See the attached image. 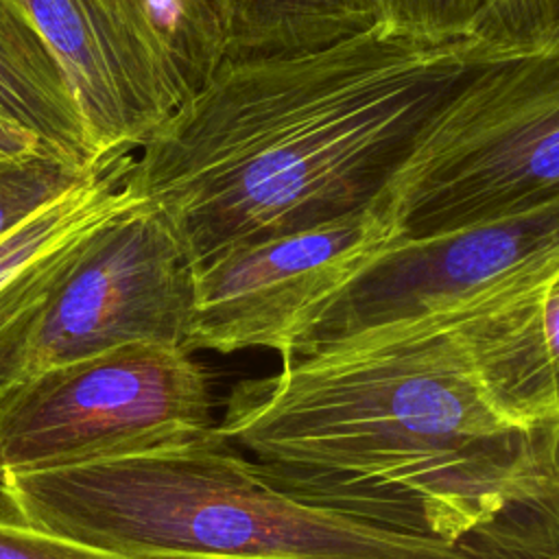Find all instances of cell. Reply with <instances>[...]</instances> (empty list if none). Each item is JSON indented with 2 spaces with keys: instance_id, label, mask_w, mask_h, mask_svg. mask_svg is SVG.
Here are the masks:
<instances>
[{
  "instance_id": "6da1fadb",
  "label": "cell",
  "mask_w": 559,
  "mask_h": 559,
  "mask_svg": "<svg viewBox=\"0 0 559 559\" xmlns=\"http://www.w3.org/2000/svg\"><path fill=\"white\" fill-rule=\"evenodd\" d=\"M216 430L314 507L478 559L559 548V424L502 417L439 319L242 380Z\"/></svg>"
},
{
  "instance_id": "7a4b0ae2",
  "label": "cell",
  "mask_w": 559,
  "mask_h": 559,
  "mask_svg": "<svg viewBox=\"0 0 559 559\" xmlns=\"http://www.w3.org/2000/svg\"><path fill=\"white\" fill-rule=\"evenodd\" d=\"M507 55L376 20L310 50L225 57L135 146L131 183L192 269L371 210L439 109Z\"/></svg>"
},
{
  "instance_id": "3957f363",
  "label": "cell",
  "mask_w": 559,
  "mask_h": 559,
  "mask_svg": "<svg viewBox=\"0 0 559 559\" xmlns=\"http://www.w3.org/2000/svg\"><path fill=\"white\" fill-rule=\"evenodd\" d=\"M0 507L39 528L144 559H478L271 485L216 426L183 443L0 476Z\"/></svg>"
},
{
  "instance_id": "277c9868",
  "label": "cell",
  "mask_w": 559,
  "mask_h": 559,
  "mask_svg": "<svg viewBox=\"0 0 559 559\" xmlns=\"http://www.w3.org/2000/svg\"><path fill=\"white\" fill-rule=\"evenodd\" d=\"M194 269L166 214L142 201L35 262L0 297V393L133 341L188 349Z\"/></svg>"
},
{
  "instance_id": "5b68a950",
  "label": "cell",
  "mask_w": 559,
  "mask_h": 559,
  "mask_svg": "<svg viewBox=\"0 0 559 559\" xmlns=\"http://www.w3.org/2000/svg\"><path fill=\"white\" fill-rule=\"evenodd\" d=\"M559 197V50L513 52L430 120L376 205L417 238L520 214Z\"/></svg>"
},
{
  "instance_id": "8992f818",
  "label": "cell",
  "mask_w": 559,
  "mask_h": 559,
  "mask_svg": "<svg viewBox=\"0 0 559 559\" xmlns=\"http://www.w3.org/2000/svg\"><path fill=\"white\" fill-rule=\"evenodd\" d=\"M214 426L210 380L192 352L133 341L0 393V476L157 450Z\"/></svg>"
},
{
  "instance_id": "52a82bcc",
  "label": "cell",
  "mask_w": 559,
  "mask_h": 559,
  "mask_svg": "<svg viewBox=\"0 0 559 559\" xmlns=\"http://www.w3.org/2000/svg\"><path fill=\"white\" fill-rule=\"evenodd\" d=\"M559 264V197L533 210L417 238H391L317 304L277 349L282 362L417 321L450 317Z\"/></svg>"
},
{
  "instance_id": "ba28073f",
  "label": "cell",
  "mask_w": 559,
  "mask_h": 559,
  "mask_svg": "<svg viewBox=\"0 0 559 559\" xmlns=\"http://www.w3.org/2000/svg\"><path fill=\"white\" fill-rule=\"evenodd\" d=\"M391 238V216L373 205L332 223L223 251L194 269L188 352H277L290 330Z\"/></svg>"
},
{
  "instance_id": "9c48e42d",
  "label": "cell",
  "mask_w": 559,
  "mask_h": 559,
  "mask_svg": "<svg viewBox=\"0 0 559 559\" xmlns=\"http://www.w3.org/2000/svg\"><path fill=\"white\" fill-rule=\"evenodd\" d=\"M61 63L100 155L135 148L190 87L98 0H20Z\"/></svg>"
},
{
  "instance_id": "30bf717a",
  "label": "cell",
  "mask_w": 559,
  "mask_h": 559,
  "mask_svg": "<svg viewBox=\"0 0 559 559\" xmlns=\"http://www.w3.org/2000/svg\"><path fill=\"white\" fill-rule=\"evenodd\" d=\"M443 321L487 402L518 424H559V264Z\"/></svg>"
},
{
  "instance_id": "8fae6325",
  "label": "cell",
  "mask_w": 559,
  "mask_h": 559,
  "mask_svg": "<svg viewBox=\"0 0 559 559\" xmlns=\"http://www.w3.org/2000/svg\"><path fill=\"white\" fill-rule=\"evenodd\" d=\"M0 122L81 166L109 157L96 151L61 63L20 0H0Z\"/></svg>"
},
{
  "instance_id": "7c38bea8",
  "label": "cell",
  "mask_w": 559,
  "mask_h": 559,
  "mask_svg": "<svg viewBox=\"0 0 559 559\" xmlns=\"http://www.w3.org/2000/svg\"><path fill=\"white\" fill-rule=\"evenodd\" d=\"M133 151L114 153L87 179L0 236V297L44 255L144 201L131 183Z\"/></svg>"
},
{
  "instance_id": "4fadbf2b",
  "label": "cell",
  "mask_w": 559,
  "mask_h": 559,
  "mask_svg": "<svg viewBox=\"0 0 559 559\" xmlns=\"http://www.w3.org/2000/svg\"><path fill=\"white\" fill-rule=\"evenodd\" d=\"M227 57L310 50L376 22L369 0H223Z\"/></svg>"
},
{
  "instance_id": "5bb4252c",
  "label": "cell",
  "mask_w": 559,
  "mask_h": 559,
  "mask_svg": "<svg viewBox=\"0 0 559 559\" xmlns=\"http://www.w3.org/2000/svg\"><path fill=\"white\" fill-rule=\"evenodd\" d=\"M135 31L194 94L227 55L223 0H98Z\"/></svg>"
},
{
  "instance_id": "9a60e30c",
  "label": "cell",
  "mask_w": 559,
  "mask_h": 559,
  "mask_svg": "<svg viewBox=\"0 0 559 559\" xmlns=\"http://www.w3.org/2000/svg\"><path fill=\"white\" fill-rule=\"evenodd\" d=\"M103 162L81 166L46 146L20 155H0V236L87 179Z\"/></svg>"
},
{
  "instance_id": "2e32d148",
  "label": "cell",
  "mask_w": 559,
  "mask_h": 559,
  "mask_svg": "<svg viewBox=\"0 0 559 559\" xmlns=\"http://www.w3.org/2000/svg\"><path fill=\"white\" fill-rule=\"evenodd\" d=\"M465 35L504 52H555L559 0H489Z\"/></svg>"
},
{
  "instance_id": "e0dca14e",
  "label": "cell",
  "mask_w": 559,
  "mask_h": 559,
  "mask_svg": "<svg viewBox=\"0 0 559 559\" xmlns=\"http://www.w3.org/2000/svg\"><path fill=\"white\" fill-rule=\"evenodd\" d=\"M378 22L395 28L430 33V35H463L474 15L489 0H369Z\"/></svg>"
},
{
  "instance_id": "ac0fdd59",
  "label": "cell",
  "mask_w": 559,
  "mask_h": 559,
  "mask_svg": "<svg viewBox=\"0 0 559 559\" xmlns=\"http://www.w3.org/2000/svg\"><path fill=\"white\" fill-rule=\"evenodd\" d=\"M0 559H144L103 550L28 524L0 507Z\"/></svg>"
},
{
  "instance_id": "d6986e66",
  "label": "cell",
  "mask_w": 559,
  "mask_h": 559,
  "mask_svg": "<svg viewBox=\"0 0 559 559\" xmlns=\"http://www.w3.org/2000/svg\"><path fill=\"white\" fill-rule=\"evenodd\" d=\"M41 146L44 144L39 140H35L33 135L0 122V155H20V153H28V151H35Z\"/></svg>"
},
{
  "instance_id": "ffe728a7",
  "label": "cell",
  "mask_w": 559,
  "mask_h": 559,
  "mask_svg": "<svg viewBox=\"0 0 559 559\" xmlns=\"http://www.w3.org/2000/svg\"><path fill=\"white\" fill-rule=\"evenodd\" d=\"M552 559H559V548H557V552L552 555Z\"/></svg>"
}]
</instances>
